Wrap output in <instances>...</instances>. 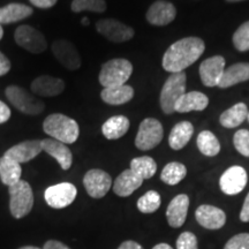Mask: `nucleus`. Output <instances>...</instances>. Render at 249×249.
<instances>
[{
  "instance_id": "nucleus-19",
  "label": "nucleus",
  "mask_w": 249,
  "mask_h": 249,
  "mask_svg": "<svg viewBox=\"0 0 249 249\" xmlns=\"http://www.w3.org/2000/svg\"><path fill=\"white\" fill-rule=\"evenodd\" d=\"M177 9L169 1H156L147 12V20L152 26H166L176 18Z\"/></svg>"
},
{
  "instance_id": "nucleus-50",
  "label": "nucleus",
  "mask_w": 249,
  "mask_h": 249,
  "mask_svg": "<svg viewBox=\"0 0 249 249\" xmlns=\"http://www.w3.org/2000/svg\"><path fill=\"white\" fill-rule=\"evenodd\" d=\"M247 119H248V121H249V112H248V117H247Z\"/></svg>"
},
{
  "instance_id": "nucleus-41",
  "label": "nucleus",
  "mask_w": 249,
  "mask_h": 249,
  "mask_svg": "<svg viewBox=\"0 0 249 249\" xmlns=\"http://www.w3.org/2000/svg\"><path fill=\"white\" fill-rule=\"evenodd\" d=\"M29 1L34 6H36V7L43 8V9L51 8L57 4V0H29Z\"/></svg>"
},
{
  "instance_id": "nucleus-38",
  "label": "nucleus",
  "mask_w": 249,
  "mask_h": 249,
  "mask_svg": "<svg viewBox=\"0 0 249 249\" xmlns=\"http://www.w3.org/2000/svg\"><path fill=\"white\" fill-rule=\"evenodd\" d=\"M224 249H249V233H239L232 236Z\"/></svg>"
},
{
  "instance_id": "nucleus-11",
  "label": "nucleus",
  "mask_w": 249,
  "mask_h": 249,
  "mask_svg": "<svg viewBox=\"0 0 249 249\" xmlns=\"http://www.w3.org/2000/svg\"><path fill=\"white\" fill-rule=\"evenodd\" d=\"M83 185L89 196L92 198H102L107 194L112 186L111 176L103 170L92 169L86 173Z\"/></svg>"
},
{
  "instance_id": "nucleus-35",
  "label": "nucleus",
  "mask_w": 249,
  "mask_h": 249,
  "mask_svg": "<svg viewBox=\"0 0 249 249\" xmlns=\"http://www.w3.org/2000/svg\"><path fill=\"white\" fill-rule=\"evenodd\" d=\"M234 48L240 52L249 51V21L242 23L233 35Z\"/></svg>"
},
{
  "instance_id": "nucleus-39",
  "label": "nucleus",
  "mask_w": 249,
  "mask_h": 249,
  "mask_svg": "<svg viewBox=\"0 0 249 249\" xmlns=\"http://www.w3.org/2000/svg\"><path fill=\"white\" fill-rule=\"evenodd\" d=\"M9 70H11V61L2 52H0V76L7 74Z\"/></svg>"
},
{
  "instance_id": "nucleus-15",
  "label": "nucleus",
  "mask_w": 249,
  "mask_h": 249,
  "mask_svg": "<svg viewBox=\"0 0 249 249\" xmlns=\"http://www.w3.org/2000/svg\"><path fill=\"white\" fill-rule=\"evenodd\" d=\"M195 217L197 223L208 230H219L226 223L225 213L219 208L209 204L200 205L196 209Z\"/></svg>"
},
{
  "instance_id": "nucleus-48",
  "label": "nucleus",
  "mask_w": 249,
  "mask_h": 249,
  "mask_svg": "<svg viewBox=\"0 0 249 249\" xmlns=\"http://www.w3.org/2000/svg\"><path fill=\"white\" fill-rule=\"evenodd\" d=\"M2 36H4V29H2L1 24H0V40H1V38H2Z\"/></svg>"
},
{
  "instance_id": "nucleus-32",
  "label": "nucleus",
  "mask_w": 249,
  "mask_h": 249,
  "mask_svg": "<svg viewBox=\"0 0 249 249\" xmlns=\"http://www.w3.org/2000/svg\"><path fill=\"white\" fill-rule=\"evenodd\" d=\"M197 148L201 154L208 157H213L217 156L220 151V143L218 139L214 136L213 133L209 130H203L198 134L197 136Z\"/></svg>"
},
{
  "instance_id": "nucleus-1",
  "label": "nucleus",
  "mask_w": 249,
  "mask_h": 249,
  "mask_svg": "<svg viewBox=\"0 0 249 249\" xmlns=\"http://www.w3.org/2000/svg\"><path fill=\"white\" fill-rule=\"evenodd\" d=\"M204 42L198 37H186L173 43L163 57V68L171 73H180L203 54Z\"/></svg>"
},
{
  "instance_id": "nucleus-27",
  "label": "nucleus",
  "mask_w": 249,
  "mask_h": 249,
  "mask_svg": "<svg viewBox=\"0 0 249 249\" xmlns=\"http://www.w3.org/2000/svg\"><path fill=\"white\" fill-rule=\"evenodd\" d=\"M129 120L124 116H114L105 121L102 126V133L107 140H118L128 132Z\"/></svg>"
},
{
  "instance_id": "nucleus-23",
  "label": "nucleus",
  "mask_w": 249,
  "mask_h": 249,
  "mask_svg": "<svg viewBox=\"0 0 249 249\" xmlns=\"http://www.w3.org/2000/svg\"><path fill=\"white\" fill-rule=\"evenodd\" d=\"M143 179L136 176L132 170H124L113 182V192L121 197L132 195L136 189L142 186Z\"/></svg>"
},
{
  "instance_id": "nucleus-6",
  "label": "nucleus",
  "mask_w": 249,
  "mask_h": 249,
  "mask_svg": "<svg viewBox=\"0 0 249 249\" xmlns=\"http://www.w3.org/2000/svg\"><path fill=\"white\" fill-rule=\"evenodd\" d=\"M186 93V73H173L164 83L160 91V107L165 114H172L177 102Z\"/></svg>"
},
{
  "instance_id": "nucleus-5",
  "label": "nucleus",
  "mask_w": 249,
  "mask_h": 249,
  "mask_svg": "<svg viewBox=\"0 0 249 249\" xmlns=\"http://www.w3.org/2000/svg\"><path fill=\"white\" fill-rule=\"evenodd\" d=\"M5 95L17 110L28 116H37L45 108L44 103L36 95H33L18 86H8L5 89Z\"/></svg>"
},
{
  "instance_id": "nucleus-29",
  "label": "nucleus",
  "mask_w": 249,
  "mask_h": 249,
  "mask_svg": "<svg viewBox=\"0 0 249 249\" xmlns=\"http://www.w3.org/2000/svg\"><path fill=\"white\" fill-rule=\"evenodd\" d=\"M22 169L21 165L11 158L0 157V179L4 185L11 187L21 180Z\"/></svg>"
},
{
  "instance_id": "nucleus-26",
  "label": "nucleus",
  "mask_w": 249,
  "mask_h": 249,
  "mask_svg": "<svg viewBox=\"0 0 249 249\" xmlns=\"http://www.w3.org/2000/svg\"><path fill=\"white\" fill-rule=\"evenodd\" d=\"M193 134H194V127L189 121H181L177 124L170 133V147L173 150H181L186 147L187 143L191 141Z\"/></svg>"
},
{
  "instance_id": "nucleus-25",
  "label": "nucleus",
  "mask_w": 249,
  "mask_h": 249,
  "mask_svg": "<svg viewBox=\"0 0 249 249\" xmlns=\"http://www.w3.org/2000/svg\"><path fill=\"white\" fill-rule=\"evenodd\" d=\"M134 97V89L130 86L123 85L111 88H104L101 92L103 102L108 105H123L132 101Z\"/></svg>"
},
{
  "instance_id": "nucleus-44",
  "label": "nucleus",
  "mask_w": 249,
  "mask_h": 249,
  "mask_svg": "<svg viewBox=\"0 0 249 249\" xmlns=\"http://www.w3.org/2000/svg\"><path fill=\"white\" fill-rule=\"evenodd\" d=\"M118 249H143V247L136 241L127 240V241H124Z\"/></svg>"
},
{
  "instance_id": "nucleus-3",
  "label": "nucleus",
  "mask_w": 249,
  "mask_h": 249,
  "mask_svg": "<svg viewBox=\"0 0 249 249\" xmlns=\"http://www.w3.org/2000/svg\"><path fill=\"white\" fill-rule=\"evenodd\" d=\"M133 73V65L127 59L117 58L105 62L99 71V83L104 88L123 86Z\"/></svg>"
},
{
  "instance_id": "nucleus-46",
  "label": "nucleus",
  "mask_w": 249,
  "mask_h": 249,
  "mask_svg": "<svg viewBox=\"0 0 249 249\" xmlns=\"http://www.w3.org/2000/svg\"><path fill=\"white\" fill-rule=\"evenodd\" d=\"M18 249H43V248H38V247H35V246H24V247H21Z\"/></svg>"
},
{
  "instance_id": "nucleus-34",
  "label": "nucleus",
  "mask_w": 249,
  "mask_h": 249,
  "mask_svg": "<svg viewBox=\"0 0 249 249\" xmlns=\"http://www.w3.org/2000/svg\"><path fill=\"white\" fill-rule=\"evenodd\" d=\"M71 11L79 13L83 11H91L96 13H103L107 9V2L104 0H73Z\"/></svg>"
},
{
  "instance_id": "nucleus-33",
  "label": "nucleus",
  "mask_w": 249,
  "mask_h": 249,
  "mask_svg": "<svg viewBox=\"0 0 249 249\" xmlns=\"http://www.w3.org/2000/svg\"><path fill=\"white\" fill-rule=\"evenodd\" d=\"M160 195L156 191H149L138 200V209L142 213H152L160 209Z\"/></svg>"
},
{
  "instance_id": "nucleus-30",
  "label": "nucleus",
  "mask_w": 249,
  "mask_h": 249,
  "mask_svg": "<svg viewBox=\"0 0 249 249\" xmlns=\"http://www.w3.org/2000/svg\"><path fill=\"white\" fill-rule=\"evenodd\" d=\"M130 170L143 180L150 179L156 174L157 164H156L154 158L149 157V156H142V157L132 160V161H130Z\"/></svg>"
},
{
  "instance_id": "nucleus-17",
  "label": "nucleus",
  "mask_w": 249,
  "mask_h": 249,
  "mask_svg": "<svg viewBox=\"0 0 249 249\" xmlns=\"http://www.w3.org/2000/svg\"><path fill=\"white\" fill-rule=\"evenodd\" d=\"M42 151V140H29V141L21 142L9 148L4 156L21 164L34 160Z\"/></svg>"
},
{
  "instance_id": "nucleus-2",
  "label": "nucleus",
  "mask_w": 249,
  "mask_h": 249,
  "mask_svg": "<svg viewBox=\"0 0 249 249\" xmlns=\"http://www.w3.org/2000/svg\"><path fill=\"white\" fill-rule=\"evenodd\" d=\"M43 130L52 139L65 144L74 143L80 135V127L76 121L61 113H53L46 117L43 123Z\"/></svg>"
},
{
  "instance_id": "nucleus-22",
  "label": "nucleus",
  "mask_w": 249,
  "mask_h": 249,
  "mask_svg": "<svg viewBox=\"0 0 249 249\" xmlns=\"http://www.w3.org/2000/svg\"><path fill=\"white\" fill-rule=\"evenodd\" d=\"M209 104V98L207 95L200 91L186 92L177 102L174 110L179 113H187L191 111H203Z\"/></svg>"
},
{
  "instance_id": "nucleus-28",
  "label": "nucleus",
  "mask_w": 249,
  "mask_h": 249,
  "mask_svg": "<svg viewBox=\"0 0 249 249\" xmlns=\"http://www.w3.org/2000/svg\"><path fill=\"white\" fill-rule=\"evenodd\" d=\"M248 112L247 105L245 103H238L220 114L219 123L226 128H235L247 119Z\"/></svg>"
},
{
  "instance_id": "nucleus-47",
  "label": "nucleus",
  "mask_w": 249,
  "mask_h": 249,
  "mask_svg": "<svg viewBox=\"0 0 249 249\" xmlns=\"http://www.w3.org/2000/svg\"><path fill=\"white\" fill-rule=\"evenodd\" d=\"M81 22H82L83 26H88V24H89V20H88V18H82V21H81Z\"/></svg>"
},
{
  "instance_id": "nucleus-49",
  "label": "nucleus",
  "mask_w": 249,
  "mask_h": 249,
  "mask_svg": "<svg viewBox=\"0 0 249 249\" xmlns=\"http://www.w3.org/2000/svg\"><path fill=\"white\" fill-rule=\"evenodd\" d=\"M229 2H236V1H242V0H226Z\"/></svg>"
},
{
  "instance_id": "nucleus-36",
  "label": "nucleus",
  "mask_w": 249,
  "mask_h": 249,
  "mask_svg": "<svg viewBox=\"0 0 249 249\" xmlns=\"http://www.w3.org/2000/svg\"><path fill=\"white\" fill-rule=\"evenodd\" d=\"M233 143L236 151L245 157H249V130L240 129L234 134Z\"/></svg>"
},
{
  "instance_id": "nucleus-16",
  "label": "nucleus",
  "mask_w": 249,
  "mask_h": 249,
  "mask_svg": "<svg viewBox=\"0 0 249 249\" xmlns=\"http://www.w3.org/2000/svg\"><path fill=\"white\" fill-rule=\"evenodd\" d=\"M31 91L39 97H54L60 95L65 90L64 80L51 75H42L36 77L31 82Z\"/></svg>"
},
{
  "instance_id": "nucleus-45",
  "label": "nucleus",
  "mask_w": 249,
  "mask_h": 249,
  "mask_svg": "<svg viewBox=\"0 0 249 249\" xmlns=\"http://www.w3.org/2000/svg\"><path fill=\"white\" fill-rule=\"evenodd\" d=\"M152 249H173V248L167 244H158V245H156Z\"/></svg>"
},
{
  "instance_id": "nucleus-42",
  "label": "nucleus",
  "mask_w": 249,
  "mask_h": 249,
  "mask_svg": "<svg viewBox=\"0 0 249 249\" xmlns=\"http://www.w3.org/2000/svg\"><path fill=\"white\" fill-rule=\"evenodd\" d=\"M240 220L244 223L249 222V193L246 196V200L242 205V209L240 213Z\"/></svg>"
},
{
  "instance_id": "nucleus-10",
  "label": "nucleus",
  "mask_w": 249,
  "mask_h": 249,
  "mask_svg": "<svg viewBox=\"0 0 249 249\" xmlns=\"http://www.w3.org/2000/svg\"><path fill=\"white\" fill-rule=\"evenodd\" d=\"M96 29L102 36L113 43H124L134 37V29L114 18H104L96 23Z\"/></svg>"
},
{
  "instance_id": "nucleus-31",
  "label": "nucleus",
  "mask_w": 249,
  "mask_h": 249,
  "mask_svg": "<svg viewBox=\"0 0 249 249\" xmlns=\"http://www.w3.org/2000/svg\"><path fill=\"white\" fill-rule=\"evenodd\" d=\"M187 176V169L186 166L178 161H172L169 163L164 167L160 173L161 181L166 185L174 186L178 185L180 181H182Z\"/></svg>"
},
{
  "instance_id": "nucleus-14",
  "label": "nucleus",
  "mask_w": 249,
  "mask_h": 249,
  "mask_svg": "<svg viewBox=\"0 0 249 249\" xmlns=\"http://www.w3.org/2000/svg\"><path fill=\"white\" fill-rule=\"evenodd\" d=\"M225 71V59L222 55L208 58L200 65V76L205 87H218L222 75Z\"/></svg>"
},
{
  "instance_id": "nucleus-20",
  "label": "nucleus",
  "mask_w": 249,
  "mask_h": 249,
  "mask_svg": "<svg viewBox=\"0 0 249 249\" xmlns=\"http://www.w3.org/2000/svg\"><path fill=\"white\" fill-rule=\"evenodd\" d=\"M189 208V197L186 194H179L170 202L166 210L169 225L173 229L181 227L186 222Z\"/></svg>"
},
{
  "instance_id": "nucleus-4",
  "label": "nucleus",
  "mask_w": 249,
  "mask_h": 249,
  "mask_svg": "<svg viewBox=\"0 0 249 249\" xmlns=\"http://www.w3.org/2000/svg\"><path fill=\"white\" fill-rule=\"evenodd\" d=\"M9 210L12 216L21 219L30 213L34 207V193L31 186L24 180L8 187Z\"/></svg>"
},
{
  "instance_id": "nucleus-12",
  "label": "nucleus",
  "mask_w": 249,
  "mask_h": 249,
  "mask_svg": "<svg viewBox=\"0 0 249 249\" xmlns=\"http://www.w3.org/2000/svg\"><path fill=\"white\" fill-rule=\"evenodd\" d=\"M247 172L242 166H231L222 174L219 179V186L226 195H236L241 193L247 185Z\"/></svg>"
},
{
  "instance_id": "nucleus-18",
  "label": "nucleus",
  "mask_w": 249,
  "mask_h": 249,
  "mask_svg": "<svg viewBox=\"0 0 249 249\" xmlns=\"http://www.w3.org/2000/svg\"><path fill=\"white\" fill-rule=\"evenodd\" d=\"M42 149L58 161L62 170L67 171L71 169L73 163V154L65 143L54 139H45L42 140Z\"/></svg>"
},
{
  "instance_id": "nucleus-43",
  "label": "nucleus",
  "mask_w": 249,
  "mask_h": 249,
  "mask_svg": "<svg viewBox=\"0 0 249 249\" xmlns=\"http://www.w3.org/2000/svg\"><path fill=\"white\" fill-rule=\"evenodd\" d=\"M43 249H71L68 246L64 245L60 241L57 240H49L48 242H45L44 248Z\"/></svg>"
},
{
  "instance_id": "nucleus-21",
  "label": "nucleus",
  "mask_w": 249,
  "mask_h": 249,
  "mask_svg": "<svg viewBox=\"0 0 249 249\" xmlns=\"http://www.w3.org/2000/svg\"><path fill=\"white\" fill-rule=\"evenodd\" d=\"M249 80V64L248 62H239L234 64L224 71L222 79L218 83V88L226 89L238 83L246 82Z\"/></svg>"
},
{
  "instance_id": "nucleus-7",
  "label": "nucleus",
  "mask_w": 249,
  "mask_h": 249,
  "mask_svg": "<svg viewBox=\"0 0 249 249\" xmlns=\"http://www.w3.org/2000/svg\"><path fill=\"white\" fill-rule=\"evenodd\" d=\"M164 136L161 124L155 118H147L140 124L138 135L135 138L136 148L142 151H148L157 147Z\"/></svg>"
},
{
  "instance_id": "nucleus-37",
  "label": "nucleus",
  "mask_w": 249,
  "mask_h": 249,
  "mask_svg": "<svg viewBox=\"0 0 249 249\" xmlns=\"http://www.w3.org/2000/svg\"><path fill=\"white\" fill-rule=\"evenodd\" d=\"M177 249H198L197 238L192 232H182L177 240Z\"/></svg>"
},
{
  "instance_id": "nucleus-8",
  "label": "nucleus",
  "mask_w": 249,
  "mask_h": 249,
  "mask_svg": "<svg viewBox=\"0 0 249 249\" xmlns=\"http://www.w3.org/2000/svg\"><path fill=\"white\" fill-rule=\"evenodd\" d=\"M14 39L18 46L31 53H42L48 46L44 35L39 30L27 24L20 26L15 30Z\"/></svg>"
},
{
  "instance_id": "nucleus-9",
  "label": "nucleus",
  "mask_w": 249,
  "mask_h": 249,
  "mask_svg": "<svg viewBox=\"0 0 249 249\" xmlns=\"http://www.w3.org/2000/svg\"><path fill=\"white\" fill-rule=\"evenodd\" d=\"M77 194L76 187L71 182H61L45 189V202L53 209H64L73 203Z\"/></svg>"
},
{
  "instance_id": "nucleus-13",
  "label": "nucleus",
  "mask_w": 249,
  "mask_h": 249,
  "mask_svg": "<svg viewBox=\"0 0 249 249\" xmlns=\"http://www.w3.org/2000/svg\"><path fill=\"white\" fill-rule=\"evenodd\" d=\"M52 53L55 59L68 71H76L81 67V57L75 45L66 39H58L52 44Z\"/></svg>"
},
{
  "instance_id": "nucleus-24",
  "label": "nucleus",
  "mask_w": 249,
  "mask_h": 249,
  "mask_svg": "<svg viewBox=\"0 0 249 249\" xmlns=\"http://www.w3.org/2000/svg\"><path fill=\"white\" fill-rule=\"evenodd\" d=\"M34 13V9L30 6L24 4H8L0 7V24H11L14 22L22 21L29 18Z\"/></svg>"
},
{
  "instance_id": "nucleus-40",
  "label": "nucleus",
  "mask_w": 249,
  "mask_h": 249,
  "mask_svg": "<svg viewBox=\"0 0 249 249\" xmlns=\"http://www.w3.org/2000/svg\"><path fill=\"white\" fill-rule=\"evenodd\" d=\"M9 118H11V108L4 102L0 101V124H5L9 120Z\"/></svg>"
}]
</instances>
